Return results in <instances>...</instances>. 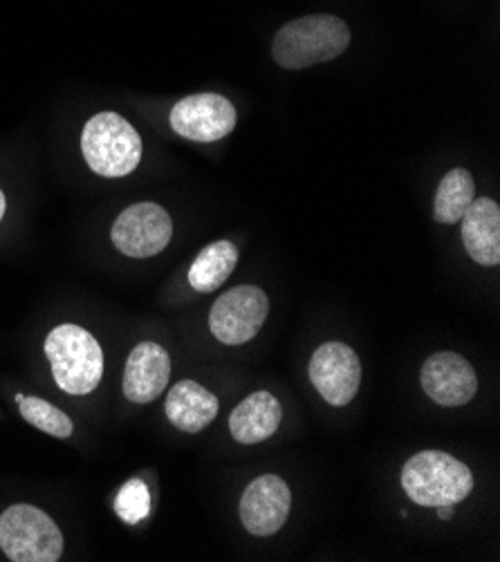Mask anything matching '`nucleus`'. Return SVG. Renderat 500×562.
I'll use <instances>...</instances> for the list:
<instances>
[{
    "label": "nucleus",
    "mask_w": 500,
    "mask_h": 562,
    "mask_svg": "<svg viewBox=\"0 0 500 562\" xmlns=\"http://www.w3.org/2000/svg\"><path fill=\"white\" fill-rule=\"evenodd\" d=\"M351 45L348 25L330 14L290 21L274 36V61L288 70H301L337 59Z\"/></svg>",
    "instance_id": "obj_1"
},
{
    "label": "nucleus",
    "mask_w": 500,
    "mask_h": 562,
    "mask_svg": "<svg viewBox=\"0 0 500 562\" xmlns=\"http://www.w3.org/2000/svg\"><path fill=\"white\" fill-rule=\"evenodd\" d=\"M171 376V359L159 344H140L124 368V395L133 404L155 402Z\"/></svg>",
    "instance_id": "obj_12"
},
{
    "label": "nucleus",
    "mask_w": 500,
    "mask_h": 562,
    "mask_svg": "<svg viewBox=\"0 0 500 562\" xmlns=\"http://www.w3.org/2000/svg\"><path fill=\"white\" fill-rule=\"evenodd\" d=\"M115 514L126 522V525H137L148 518L151 514V493L144 480H131L126 482L118 497H115Z\"/></svg>",
    "instance_id": "obj_19"
},
{
    "label": "nucleus",
    "mask_w": 500,
    "mask_h": 562,
    "mask_svg": "<svg viewBox=\"0 0 500 562\" xmlns=\"http://www.w3.org/2000/svg\"><path fill=\"white\" fill-rule=\"evenodd\" d=\"M218 411L220 404L213 392L191 379L176 383L164 406L169 422L189 435L204 430L218 417Z\"/></svg>",
    "instance_id": "obj_15"
},
{
    "label": "nucleus",
    "mask_w": 500,
    "mask_h": 562,
    "mask_svg": "<svg viewBox=\"0 0 500 562\" xmlns=\"http://www.w3.org/2000/svg\"><path fill=\"white\" fill-rule=\"evenodd\" d=\"M0 549L14 562H57L64 555V536L45 512L14 504L0 516Z\"/></svg>",
    "instance_id": "obj_5"
},
{
    "label": "nucleus",
    "mask_w": 500,
    "mask_h": 562,
    "mask_svg": "<svg viewBox=\"0 0 500 562\" xmlns=\"http://www.w3.org/2000/svg\"><path fill=\"white\" fill-rule=\"evenodd\" d=\"M440 520H452L454 518V507L452 504H444V507H435Z\"/></svg>",
    "instance_id": "obj_20"
},
{
    "label": "nucleus",
    "mask_w": 500,
    "mask_h": 562,
    "mask_svg": "<svg viewBox=\"0 0 500 562\" xmlns=\"http://www.w3.org/2000/svg\"><path fill=\"white\" fill-rule=\"evenodd\" d=\"M174 236L171 215L155 202H140L115 220L113 245L129 258H151L166 249Z\"/></svg>",
    "instance_id": "obj_7"
},
{
    "label": "nucleus",
    "mask_w": 500,
    "mask_h": 562,
    "mask_svg": "<svg viewBox=\"0 0 500 562\" xmlns=\"http://www.w3.org/2000/svg\"><path fill=\"white\" fill-rule=\"evenodd\" d=\"M284 422V408L271 392H254L230 415V432L238 443L254 446L269 439Z\"/></svg>",
    "instance_id": "obj_14"
},
{
    "label": "nucleus",
    "mask_w": 500,
    "mask_h": 562,
    "mask_svg": "<svg viewBox=\"0 0 500 562\" xmlns=\"http://www.w3.org/2000/svg\"><path fill=\"white\" fill-rule=\"evenodd\" d=\"M292 493L279 475L256 477L241 497V520L252 536L269 538L279 533L290 518Z\"/></svg>",
    "instance_id": "obj_10"
},
{
    "label": "nucleus",
    "mask_w": 500,
    "mask_h": 562,
    "mask_svg": "<svg viewBox=\"0 0 500 562\" xmlns=\"http://www.w3.org/2000/svg\"><path fill=\"white\" fill-rule=\"evenodd\" d=\"M420 381L426 397L444 408L465 406L478 392L476 370L456 352L431 355L422 366Z\"/></svg>",
    "instance_id": "obj_11"
},
{
    "label": "nucleus",
    "mask_w": 500,
    "mask_h": 562,
    "mask_svg": "<svg viewBox=\"0 0 500 562\" xmlns=\"http://www.w3.org/2000/svg\"><path fill=\"white\" fill-rule=\"evenodd\" d=\"M238 265V251L230 240H215L207 245L189 269V285L196 292H215Z\"/></svg>",
    "instance_id": "obj_16"
},
{
    "label": "nucleus",
    "mask_w": 500,
    "mask_h": 562,
    "mask_svg": "<svg viewBox=\"0 0 500 562\" xmlns=\"http://www.w3.org/2000/svg\"><path fill=\"white\" fill-rule=\"evenodd\" d=\"M460 222L469 258L482 267H496L500 262V206L489 198L474 200Z\"/></svg>",
    "instance_id": "obj_13"
},
{
    "label": "nucleus",
    "mask_w": 500,
    "mask_h": 562,
    "mask_svg": "<svg viewBox=\"0 0 500 562\" xmlns=\"http://www.w3.org/2000/svg\"><path fill=\"white\" fill-rule=\"evenodd\" d=\"M16 404L23 419L49 437L68 439L75 432L73 419L49 402H43L38 397H16Z\"/></svg>",
    "instance_id": "obj_18"
},
{
    "label": "nucleus",
    "mask_w": 500,
    "mask_h": 562,
    "mask_svg": "<svg viewBox=\"0 0 500 562\" xmlns=\"http://www.w3.org/2000/svg\"><path fill=\"white\" fill-rule=\"evenodd\" d=\"M238 115L234 103L215 92L191 94L171 110V128L191 142L209 144L227 137L236 128Z\"/></svg>",
    "instance_id": "obj_9"
},
{
    "label": "nucleus",
    "mask_w": 500,
    "mask_h": 562,
    "mask_svg": "<svg viewBox=\"0 0 500 562\" xmlns=\"http://www.w3.org/2000/svg\"><path fill=\"white\" fill-rule=\"evenodd\" d=\"M52 376L68 395H90L103 376V352L95 336L73 323L57 325L45 339Z\"/></svg>",
    "instance_id": "obj_2"
},
{
    "label": "nucleus",
    "mask_w": 500,
    "mask_h": 562,
    "mask_svg": "<svg viewBox=\"0 0 500 562\" xmlns=\"http://www.w3.org/2000/svg\"><path fill=\"white\" fill-rule=\"evenodd\" d=\"M267 314V294L254 285H238L218 296L209 312V329L220 344L243 346L260 331Z\"/></svg>",
    "instance_id": "obj_6"
},
{
    "label": "nucleus",
    "mask_w": 500,
    "mask_h": 562,
    "mask_svg": "<svg viewBox=\"0 0 500 562\" xmlns=\"http://www.w3.org/2000/svg\"><path fill=\"white\" fill-rule=\"evenodd\" d=\"M476 200V184L469 171L465 168H454L442 178L435 202H433V217L440 224H456L463 220L469 204Z\"/></svg>",
    "instance_id": "obj_17"
},
{
    "label": "nucleus",
    "mask_w": 500,
    "mask_h": 562,
    "mask_svg": "<svg viewBox=\"0 0 500 562\" xmlns=\"http://www.w3.org/2000/svg\"><path fill=\"white\" fill-rule=\"evenodd\" d=\"M402 488L418 507H454L474 491V475L449 453L422 451L404 464Z\"/></svg>",
    "instance_id": "obj_3"
},
{
    "label": "nucleus",
    "mask_w": 500,
    "mask_h": 562,
    "mask_svg": "<svg viewBox=\"0 0 500 562\" xmlns=\"http://www.w3.org/2000/svg\"><path fill=\"white\" fill-rule=\"evenodd\" d=\"M81 150L92 173L126 178L140 166L142 137L118 112H99L84 128Z\"/></svg>",
    "instance_id": "obj_4"
},
{
    "label": "nucleus",
    "mask_w": 500,
    "mask_h": 562,
    "mask_svg": "<svg viewBox=\"0 0 500 562\" xmlns=\"http://www.w3.org/2000/svg\"><path fill=\"white\" fill-rule=\"evenodd\" d=\"M5 209H8V202H5V195H3V191H0V220H3V215H5Z\"/></svg>",
    "instance_id": "obj_21"
},
{
    "label": "nucleus",
    "mask_w": 500,
    "mask_h": 562,
    "mask_svg": "<svg viewBox=\"0 0 500 562\" xmlns=\"http://www.w3.org/2000/svg\"><path fill=\"white\" fill-rule=\"evenodd\" d=\"M310 381L330 406H348L362 385V361L357 352L340 341L323 344L310 359Z\"/></svg>",
    "instance_id": "obj_8"
}]
</instances>
